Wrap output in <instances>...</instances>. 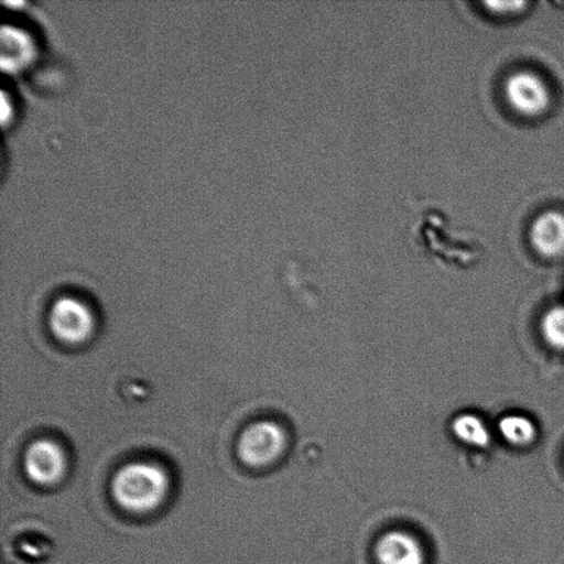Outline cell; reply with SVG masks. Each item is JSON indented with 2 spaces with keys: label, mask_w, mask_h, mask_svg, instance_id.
Instances as JSON below:
<instances>
[{
  "label": "cell",
  "mask_w": 564,
  "mask_h": 564,
  "mask_svg": "<svg viewBox=\"0 0 564 564\" xmlns=\"http://www.w3.org/2000/svg\"><path fill=\"white\" fill-rule=\"evenodd\" d=\"M169 490L167 474L151 463H135L120 469L112 484L115 500L126 510L149 512L162 505Z\"/></svg>",
  "instance_id": "6da1fadb"
},
{
  "label": "cell",
  "mask_w": 564,
  "mask_h": 564,
  "mask_svg": "<svg viewBox=\"0 0 564 564\" xmlns=\"http://www.w3.org/2000/svg\"><path fill=\"white\" fill-rule=\"evenodd\" d=\"M506 98L510 107L524 118H539L551 105L549 85L532 70H519L508 77Z\"/></svg>",
  "instance_id": "7a4b0ae2"
},
{
  "label": "cell",
  "mask_w": 564,
  "mask_h": 564,
  "mask_svg": "<svg viewBox=\"0 0 564 564\" xmlns=\"http://www.w3.org/2000/svg\"><path fill=\"white\" fill-rule=\"evenodd\" d=\"M286 445L284 430L273 422H259L242 434L239 442L241 460L262 467L278 458Z\"/></svg>",
  "instance_id": "3957f363"
},
{
  "label": "cell",
  "mask_w": 564,
  "mask_h": 564,
  "mask_svg": "<svg viewBox=\"0 0 564 564\" xmlns=\"http://www.w3.org/2000/svg\"><path fill=\"white\" fill-rule=\"evenodd\" d=\"M50 326L59 340L82 343L93 334L94 317L85 303L65 297L54 304Z\"/></svg>",
  "instance_id": "277c9868"
},
{
  "label": "cell",
  "mask_w": 564,
  "mask_h": 564,
  "mask_svg": "<svg viewBox=\"0 0 564 564\" xmlns=\"http://www.w3.org/2000/svg\"><path fill=\"white\" fill-rule=\"evenodd\" d=\"M24 467L28 477L33 482L53 485L64 477L65 453L53 441H37L28 449Z\"/></svg>",
  "instance_id": "5b68a950"
},
{
  "label": "cell",
  "mask_w": 564,
  "mask_h": 564,
  "mask_svg": "<svg viewBox=\"0 0 564 564\" xmlns=\"http://www.w3.org/2000/svg\"><path fill=\"white\" fill-rule=\"evenodd\" d=\"M378 564H425V552L413 535L405 532H390L376 544Z\"/></svg>",
  "instance_id": "8992f818"
},
{
  "label": "cell",
  "mask_w": 564,
  "mask_h": 564,
  "mask_svg": "<svg viewBox=\"0 0 564 564\" xmlns=\"http://www.w3.org/2000/svg\"><path fill=\"white\" fill-rule=\"evenodd\" d=\"M530 240L535 251L546 258L561 257L564 253V215L557 212L541 214L532 225Z\"/></svg>",
  "instance_id": "52a82bcc"
},
{
  "label": "cell",
  "mask_w": 564,
  "mask_h": 564,
  "mask_svg": "<svg viewBox=\"0 0 564 564\" xmlns=\"http://www.w3.org/2000/svg\"><path fill=\"white\" fill-rule=\"evenodd\" d=\"M32 54L30 37L15 28H4L2 33V63L4 68H20Z\"/></svg>",
  "instance_id": "ba28073f"
},
{
  "label": "cell",
  "mask_w": 564,
  "mask_h": 564,
  "mask_svg": "<svg viewBox=\"0 0 564 564\" xmlns=\"http://www.w3.org/2000/svg\"><path fill=\"white\" fill-rule=\"evenodd\" d=\"M453 434L464 444L485 447L490 444L491 435L486 424L474 414H462L453 422Z\"/></svg>",
  "instance_id": "9c48e42d"
},
{
  "label": "cell",
  "mask_w": 564,
  "mask_h": 564,
  "mask_svg": "<svg viewBox=\"0 0 564 564\" xmlns=\"http://www.w3.org/2000/svg\"><path fill=\"white\" fill-rule=\"evenodd\" d=\"M500 434L502 438L510 442L511 445L524 446L532 444L538 434L535 425L532 420L518 416V414H510L501 420L499 424Z\"/></svg>",
  "instance_id": "30bf717a"
},
{
  "label": "cell",
  "mask_w": 564,
  "mask_h": 564,
  "mask_svg": "<svg viewBox=\"0 0 564 564\" xmlns=\"http://www.w3.org/2000/svg\"><path fill=\"white\" fill-rule=\"evenodd\" d=\"M541 334L557 351H564V306H555L544 314Z\"/></svg>",
  "instance_id": "8fae6325"
},
{
  "label": "cell",
  "mask_w": 564,
  "mask_h": 564,
  "mask_svg": "<svg viewBox=\"0 0 564 564\" xmlns=\"http://www.w3.org/2000/svg\"><path fill=\"white\" fill-rule=\"evenodd\" d=\"M486 6H488V8H490V9L496 10L497 13H499V11H501V9H507V10L512 9L513 11L521 10L522 8H524V6H527V3H523V2H521V3H517V2H510V3L497 2V3H488Z\"/></svg>",
  "instance_id": "7c38bea8"
}]
</instances>
